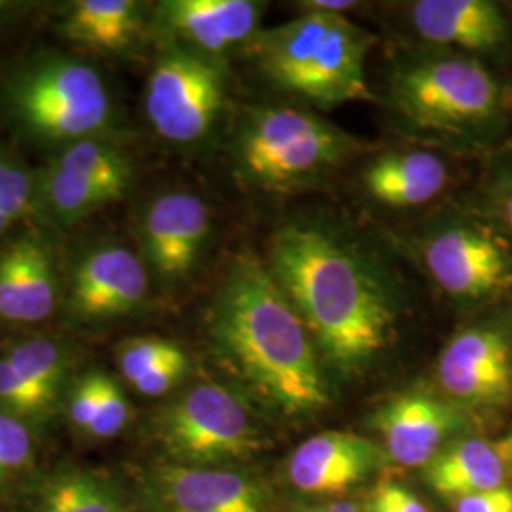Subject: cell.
I'll return each mask as SVG.
<instances>
[{"label":"cell","instance_id":"obj_1","mask_svg":"<svg viewBox=\"0 0 512 512\" xmlns=\"http://www.w3.org/2000/svg\"><path fill=\"white\" fill-rule=\"evenodd\" d=\"M270 272L332 365L361 368L389 344L395 315L384 287L325 230L281 228L272 238Z\"/></svg>","mask_w":512,"mask_h":512},{"label":"cell","instance_id":"obj_2","mask_svg":"<svg viewBox=\"0 0 512 512\" xmlns=\"http://www.w3.org/2000/svg\"><path fill=\"white\" fill-rule=\"evenodd\" d=\"M211 330L230 365L283 412L308 414L329 404L310 330L253 256L238 258L224 279Z\"/></svg>","mask_w":512,"mask_h":512},{"label":"cell","instance_id":"obj_3","mask_svg":"<svg viewBox=\"0 0 512 512\" xmlns=\"http://www.w3.org/2000/svg\"><path fill=\"white\" fill-rule=\"evenodd\" d=\"M372 37L348 19L308 12L256 42L262 71L277 86L323 107L368 97L365 59Z\"/></svg>","mask_w":512,"mask_h":512},{"label":"cell","instance_id":"obj_4","mask_svg":"<svg viewBox=\"0 0 512 512\" xmlns=\"http://www.w3.org/2000/svg\"><path fill=\"white\" fill-rule=\"evenodd\" d=\"M404 118L429 131H471L490 124L501 107L492 73L471 57H437L408 67L393 84Z\"/></svg>","mask_w":512,"mask_h":512},{"label":"cell","instance_id":"obj_5","mask_svg":"<svg viewBox=\"0 0 512 512\" xmlns=\"http://www.w3.org/2000/svg\"><path fill=\"white\" fill-rule=\"evenodd\" d=\"M348 139L327 122L289 107L258 110L239 139V160L256 183H304L338 164Z\"/></svg>","mask_w":512,"mask_h":512},{"label":"cell","instance_id":"obj_6","mask_svg":"<svg viewBox=\"0 0 512 512\" xmlns=\"http://www.w3.org/2000/svg\"><path fill=\"white\" fill-rule=\"evenodd\" d=\"M21 124L46 139H82L107 126L110 97L101 76L73 59H48L12 82Z\"/></svg>","mask_w":512,"mask_h":512},{"label":"cell","instance_id":"obj_7","mask_svg":"<svg viewBox=\"0 0 512 512\" xmlns=\"http://www.w3.org/2000/svg\"><path fill=\"white\" fill-rule=\"evenodd\" d=\"M158 435L173 458L192 465L247 458L262 448L247 406L219 384L196 385L167 406Z\"/></svg>","mask_w":512,"mask_h":512},{"label":"cell","instance_id":"obj_8","mask_svg":"<svg viewBox=\"0 0 512 512\" xmlns=\"http://www.w3.org/2000/svg\"><path fill=\"white\" fill-rule=\"evenodd\" d=\"M222 99V73L213 61L184 50H169L148 78L145 109L164 139L192 143L211 129Z\"/></svg>","mask_w":512,"mask_h":512},{"label":"cell","instance_id":"obj_9","mask_svg":"<svg viewBox=\"0 0 512 512\" xmlns=\"http://www.w3.org/2000/svg\"><path fill=\"white\" fill-rule=\"evenodd\" d=\"M423 256L440 289L459 300H484L512 289L511 251L484 228H442L429 239Z\"/></svg>","mask_w":512,"mask_h":512},{"label":"cell","instance_id":"obj_10","mask_svg":"<svg viewBox=\"0 0 512 512\" xmlns=\"http://www.w3.org/2000/svg\"><path fill=\"white\" fill-rule=\"evenodd\" d=\"M437 376L458 403L501 406L512 397L511 348L497 329L459 332L442 351Z\"/></svg>","mask_w":512,"mask_h":512},{"label":"cell","instance_id":"obj_11","mask_svg":"<svg viewBox=\"0 0 512 512\" xmlns=\"http://www.w3.org/2000/svg\"><path fill=\"white\" fill-rule=\"evenodd\" d=\"M374 425L395 463L425 467L444 450L446 440L465 427V418L437 397L406 393L387 401L376 412Z\"/></svg>","mask_w":512,"mask_h":512},{"label":"cell","instance_id":"obj_12","mask_svg":"<svg viewBox=\"0 0 512 512\" xmlns=\"http://www.w3.org/2000/svg\"><path fill=\"white\" fill-rule=\"evenodd\" d=\"M382 459L380 448L353 433L327 431L302 442L289 461V478L306 494H342L363 482Z\"/></svg>","mask_w":512,"mask_h":512},{"label":"cell","instance_id":"obj_13","mask_svg":"<svg viewBox=\"0 0 512 512\" xmlns=\"http://www.w3.org/2000/svg\"><path fill=\"white\" fill-rule=\"evenodd\" d=\"M147 287V272L137 256L124 247H105L80 262L71 304L88 319L116 317L137 308Z\"/></svg>","mask_w":512,"mask_h":512},{"label":"cell","instance_id":"obj_14","mask_svg":"<svg viewBox=\"0 0 512 512\" xmlns=\"http://www.w3.org/2000/svg\"><path fill=\"white\" fill-rule=\"evenodd\" d=\"M154 486L171 512H270L268 497L255 480L234 471L164 467Z\"/></svg>","mask_w":512,"mask_h":512},{"label":"cell","instance_id":"obj_15","mask_svg":"<svg viewBox=\"0 0 512 512\" xmlns=\"http://www.w3.org/2000/svg\"><path fill=\"white\" fill-rule=\"evenodd\" d=\"M207 234L209 213L198 196L173 192L148 207L143 228L148 258L165 277L192 270Z\"/></svg>","mask_w":512,"mask_h":512},{"label":"cell","instance_id":"obj_16","mask_svg":"<svg viewBox=\"0 0 512 512\" xmlns=\"http://www.w3.org/2000/svg\"><path fill=\"white\" fill-rule=\"evenodd\" d=\"M410 16L421 37L437 44L490 52L509 38L507 19L488 0H420Z\"/></svg>","mask_w":512,"mask_h":512},{"label":"cell","instance_id":"obj_17","mask_svg":"<svg viewBox=\"0 0 512 512\" xmlns=\"http://www.w3.org/2000/svg\"><path fill=\"white\" fill-rule=\"evenodd\" d=\"M262 6L251 0H169L160 6L165 27L205 52H222L256 31Z\"/></svg>","mask_w":512,"mask_h":512},{"label":"cell","instance_id":"obj_18","mask_svg":"<svg viewBox=\"0 0 512 512\" xmlns=\"http://www.w3.org/2000/svg\"><path fill=\"white\" fill-rule=\"evenodd\" d=\"M55 277L48 249L35 239H19L0 256V317L35 323L52 315Z\"/></svg>","mask_w":512,"mask_h":512},{"label":"cell","instance_id":"obj_19","mask_svg":"<svg viewBox=\"0 0 512 512\" xmlns=\"http://www.w3.org/2000/svg\"><path fill=\"white\" fill-rule=\"evenodd\" d=\"M448 183V169L429 152H393L365 171L368 194L387 207H418L437 198Z\"/></svg>","mask_w":512,"mask_h":512},{"label":"cell","instance_id":"obj_20","mask_svg":"<svg viewBox=\"0 0 512 512\" xmlns=\"http://www.w3.org/2000/svg\"><path fill=\"white\" fill-rule=\"evenodd\" d=\"M507 476L509 471L497 456L494 444L478 439L452 442L425 465L429 486L450 499L503 488L507 486Z\"/></svg>","mask_w":512,"mask_h":512},{"label":"cell","instance_id":"obj_21","mask_svg":"<svg viewBox=\"0 0 512 512\" xmlns=\"http://www.w3.org/2000/svg\"><path fill=\"white\" fill-rule=\"evenodd\" d=\"M141 25V6L133 0H80L67 19V35L97 50H122Z\"/></svg>","mask_w":512,"mask_h":512},{"label":"cell","instance_id":"obj_22","mask_svg":"<svg viewBox=\"0 0 512 512\" xmlns=\"http://www.w3.org/2000/svg\"><path fill=\"white\" fill-rule=\"evenodd\" d=\"M55 167L84 177L97 186L122 196L129 183V165L114 148L101 145L92 139H82L67 148L55 162Z\"/></svg>","mask_w":512,"mask_h":512},{"label":"cell","instance_id":"obj_23","mask_svg":"<svg viewBox=\"0 0 512 512\" xmlns=\"http://www.w3.org/2000/svg\"><path fill=\"white\" fill-rule=\"evenodd\" d=\"M46 196L55 213L61 219L76 220L88 215L93 209L116 200L110 190L92 181L52 167L46 181Z\"/></svg>","mask_w":512,"mask_h":512},{"label":"cell","instance_id":"obj_24","mask_svg":"<svg viewBox=\"0 0 512 512\" xmlns=\"http://www.w3.org/2000/svg\"><path fill=\"white\" fill-rule=\"evenodd\" d=\"M6 361L33 384L54 395L63 380L65 361L59 348L50 340H29L14 349Z\"/></svg>","mask_w":512,"mask_h":512},{"label":"cell","instance_id":"obj_25","mask_svg":"<svg viewBox=\"0 0 512 512\" xmlns=\"http://www.w3.org/2000/svg\"><path fill=\"white\" fill-rule=\"evenodd\" d=\"M183 355V349L164 338H133L120 346L118 363L124 378L133 385L150 370Z\"/></svg>","mask_w":512,"mask_h":512},{"label":"cell","instance_id":"obj_26","mask_svg":"<svg viewBox=\"0 0 512 512\" xmlns=\"http://www.w3.org/2000/svg\"><path fill=\"white\" fill-rule=\"evenodd\" d=\"M54 399V393L33 384L29 378L19 374L6 359L0 361V404H4L8 410L25 416H35L46 412Z\"/></svg>","mask_w":512,"mask_h":512},{"label":"cell","instance_id":"obj_27","mask_svg":"<svg viewBox=\"0 0 512 512\" xmlns=\"http://www.w3.org/2000/svg\"><path fill=\"white\" fill-rule=\"evenodd\" d=\"M33 456V439L21 421L0 412V473H14Z\"/></svg>","mask_w":512,"mask_h":512},{"label":"cell","instance_id":"obj_28","mask_svg":"<svg viewBox=\"0 0 512 512\" xmlns=\"http://www.w3.org/2000/svg\"><path fill=\"white\" fill-rule=\"evenodd\" d=\"M31 203V177L19 165L0 158V211L16 222L29 211Z\"/></svg>","mask_w":512,"mask_h":512},{"label":"cell","instance_id":"obj_29","mask_svg":"<svg viewBox=\"0 0 512 512\" xmlns=\"http://www.w3.org/2000/svg\"><path fill=\"white\" fill-rule=\"evenodd\" d=\"M128 420V399L122 393V389L116 385V382L107 376L101 404H99V410L95 414V420L88 427V433L97 437V439H110L126 427Z\"/></svg>","mask_w":512,"mask_h":512},{"label":"cell","instance_id":"obj_30","mask_svg":"<svg viewBox=\"0 0 512 512\" xmlns=\"http://www.w3.org/2000/svg\"><path fill=\"white\" fill-rule=\"evenodd\" d=\"M105 382V374H88L76 385L73 397L69 401V418L76 427L88 431V427L92 425L101 404Z\"/></svg>","mask_w":512,"mask_h":512},{"label":"cell","instance_id":"obj_31","mask_svg":"<svg viewBox=\"0 0 512 512\" xmlns=\"http://www.w3.org/2000/svg\"><path fill=\"white\" fill-rule=\"evenodd\" d=\"M37 512H82L78 492V471L52 478L40 494Z\"/></svg>","mask_w":512,"mask_h":512},{"label":"cell","instance_id":"obj_32","mask_svg":"<svg viewBox=\"0 0 512 512\" xmlns=\"http://www.w3.org/2000/svg\"><path fill=\"white\" fill-rule=\"evenodd\" d=\"M370 512H429V509L403 486L380 482L370 497Z\"/></svg>","mask_w":512,"mask_h":512},{"label":"cell","instance_id":"obj_33","mask_svg":"<svg viewBox=\"0 0 512 512\" xmlns=\"http://www.w3.org/2000/svg\"><path fill=\"white\" fill-rule=\"evenodd\" d=\"M186 366H188V361H186V355L183 353V355L167 361L164 365L150 370L147 376L137 380L133 387L139 393L147 395V397H160L183 378Z\"/></svg>","mask_w":512,"mask_h":512},{"label":"cell","instance_id":"obj_34","mask_svg":"<svg viewBox=\"0 0 512 512\" xmlns=\"http://www.w3.org/2000/svg\"><path fill=\"white\" fill-rule=\"evenodd\" d=\"M456 512H512V488L503 486L492 492L467 495L456 499Z\"/></svg>","mask_w":512,"mask_h":512},{"label":"cell","instance_id":"obj_35","mask_svg":"<svg viewBox=\"0 0 512 512\" xmlns=\"http://www.w3.org/2000/svg\"><path fill=\"white\" fill-rule=\"evenodd\" d=\"M495 203L512 232V171L505 173V177H501V181L495 186Z\"/></svg>","mask_w":512,"mask_h":512},{"label":"cell","instance_id":"obj_36","mask_svg":"<svg viewBox=\"0 0 512 512\" xmlns=\"http://www.w3.org/2000/svg\"><path fill=\"white\" fill-rule=\"evenodd\" d=\"M355 2H340V0H315L306 2L308 12H327V14H342L344 10H351Z\"/></svg>","mask_w":512,"mask_h":512},{"label":"cell","instance_id":"obj_37","mask_svg":"<svg viewBox=\"0 0 512 512\" xmlns=\"http://www.w3.org/2000/svg\"><path fill=\"white\" fill-rule=\"evenodd\" d=\"M492 444H494L497 456L503 461V465L507 467V471L512 473V431L509 435H505L503 439L495 440Z\"/></svg>","mask_w":512,"mask_h":512},{"label":"cell","instance_id":"obj_38","mask_svg":"<svg viewBox=\"0 0 512 512\" xmlns=\"http://www.w3.org/2000/svg\"><path fill=\"white\" fill-rule=\"evenodd\" d=\"M319 512H361L357 509V505L348 503V501H338V503H330L329 507H325Z\"/></svg>","mask_w":512,"mask_h":512},{"label":"cell","instance_id":"obj_39","mask_svg":"<svg viewBox=\"0 0 512 512\" xmlns=\"http://www.w3.org/2000/svg\"><path fill=\"white\" fill-rule=\"evenodd\" d=\"M12 224H14V220L10 219L8 215H4V213L0 211V234H4Z\"/></svg>","mask_w":512,"mask_h":512},{"label":"cell","instance_id":"obj_40","mask_svg":"<svg viewBox=\"0 0 512 512\" xmlns=\"http://www.w3.org/2000/svg\"><path fill=\"white\" fill-rule=\"evenodd\" d=\"M302 512H311V511H302Z\"/></svg>","mask_w":512,"mask_h":512}]
</instances>
